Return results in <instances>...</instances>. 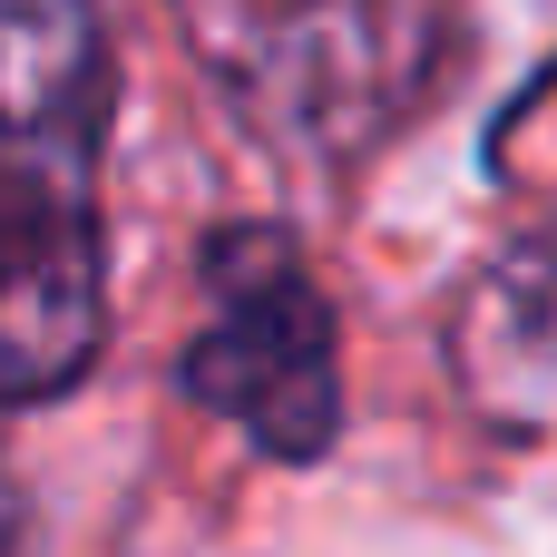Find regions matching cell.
I'll use <instances>...</instances> for the list:
<instances>
[{
  "label": "cell",
  "instance_id": "cell-1",
  "mask_svg": "<svg viewBox=\"0 0 557 557\" xmlns=\"http://www.w3.org/2000/svg\"><path fill=\"white\" fill-rule=\"evenodd\" d=\"M108 29L98 0H0V401H49L98 362L108 245Z\"/></svg>",
  "mask_w": 557,
  "mask_h": 557
},
{
  "label": "cell",
  "instance_id": "cell-2",
  "mask_svg": "<svg viewBox=\"0 0 557 557\" xmlns=\"http://www.w3.org/2000/svg\"><path fill=\"white\" fill-rule=\"evenodd\" d=\"M215 98L304 166H352L441 78V0H166Z\"/></svg>",
  "mask_w": 557,
  "mask_h": 557
},
{
  "label": "cell",
  "instance_id": "cell-3",
  "mask_svg": "<svg viewBox=\"0 0 557 557\" xmlns=\"http://www.w3.org/2000/svg\"><path fill=\"white\" fill-rule=\"evenodd\" d=\"M186 392L274 460H323L343 431L333 304L284 225H225L206 245V333L186 343Z\"/></svg>",
  "mask_w": 557,
  "mask_h": 557
},
{
  "label": "cell",
  "instance_id": "cell-4",
  "mask_svg": "<svg viewBox=\"0 0 557 557\" xmlns=\"http://www.w3.org/2000/svg\"><path fill=\"white\" fill-rule=\"evenodd\" d=\"M450 362L490 431H519V441L557 431V166L529 186L509 245L470 274Z\"/></svg>",
  "mask_w": 557,
  "mask_h": 557
},
{
  "label": "cell",
  "instance_id": "cell-5",
  "mask_svg": "<svg viewBox=\"0 0 557 557\" xmlns=\"http://www.w3.org/2000/svg\"><path fill=\"white\" fill-rule=\"evenodd\" d=\"M20 548V490H10V470H0V557Z\"/></svg>",
  "mask_w": 557,
  "mask_h": 557
}]
</instances>
